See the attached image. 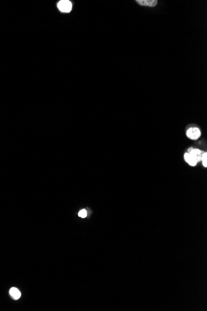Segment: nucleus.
<instances>
[{"label":"nucleus","mask_w":207,"mask_h":311,"mask_svg":"<svg viewBox=\"0 0 207 311\" xmlns=\"http://www.w3.org/2000/svg\"><path fill=\"white\" fill-rule=\"evenodd\" d=\"M201 161H202L203 165L205 167H207V153L206 152H204Z\"/></svg>","instance_id":"0eeeda50"},{"label":"nucleus","mask_w":207,"mask_h":311,"mask_svg":"<svg viewBox=\"0 0 207 311\" xmlns=\"http://www.w3.org/2000/svg\"><path fill=\"white\" fill-rule=\"evenodd\" d=\"M58 8L62 12L69 13L72 9V4L68 0H63L58 3Z\"/></svg>","instance_id":"f257e3e1"},{"label":"nucleus","mask_w":207,"mask_h":311,"mask_svg":"<svg viewBox=\"0 0 207 311\" xmlns=\"http://www.w3.org/2000/svg\"><path fill=\"white\" fill-rule=\"evenodd\" d=\"M184 159L186 160V162L189 164L190 166L192 167H194L197 165V164L198 163L197 162V160L195 159V158L191 155L189 153H186L184 155Z\"/></svg>","instance_id":"39448f33"},{"label":"nucleus","mask_w":207,"mask_h":311,"mask_svg":"<svg viewBox=\"0 0 207 311\" xmlns=\"http://www.w3.org/2000/svg\"><path fill=\"white\" fill-rule=\"evenodd\" d=\"M78 215H79V216L80 217L84 218V217H86V215H87V212H86V211L85 209H83V210H81V211H80V212H79Z\"/></svg>","instance_id":"6e6552de"},{"label":"nucleus","mask_w":207,"mask_h":311,"mask_svg":"<svg viewBox=\"0 0 207 311\" xmlns=\"http://www.w3.org/2000/svg\"><path fill=\"white\" fill-rule=\"evenodd\" d=\"M188 153L191 154L195 158V159L197 160V162H199L202 160V158L204 154V152L200 151L199 149L190 148L188 150Z\"/></svg>","instance_id":"7ed1b4c3"},{"label":"nucleus","mask_w":207,"mask_h":311,"mask_svg":"<svg viewBox=\"0 0 207 311\" xmlns=\"http://www.w3.org/2000/svg\"><path fill=\"white\" fill-rule=\"evenodd\" d=\"M136 2L142 6L149 7H154L158 4L156 0H137Z\"/></svg>","instance_id":"20e7f679"},{"label":"nucleus","mask_w":207,"mask_h":311,"mask_svg":"<svg viewBox=\"0 0 207 311\" xmlns=\"http://www.w3.org/2000/svg\"><path fill=\"white\" fill-rule=\"evenodd\" d=\"M10 294L13 297L14 299H18L21 297V292L16 288V287H12L9 291Z\"/></svg>","instance_id":"423d86ee"},{"label":"nucleus","mask_w":207,"mask_h":311,"mask_svg":"<svg viewBox=\"0 0 207 311\" xmlns=\"http://www.w3.org/2000/svg\"><path fill=\"white\" fill-rule=\"evenodd\" d=\"M201 132L199 128H192L187 131V136L191 140H197L200 137Z\"/></svg>","instance_id":"f03ea898"}]
</instances>
